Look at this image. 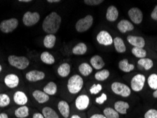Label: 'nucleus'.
<instances>
[{"mask_svg": "<svg viewBox=\"0 0 157 118\" xmlns=\"http://www.w3.org/2000/svg\"><path fill=\"white\" fill-rule=\"evenodd\" d=\"M153 61L149 58H142L138 61V65L142 67L146 70H149L153 67Z\"/></svg>", "mask_w": 157, "mask_h": 118, "instance_id": "2f4dec72", "label": "nucleus"}, {"mask_svg": "<svg viewBox=\"0 0 157 118\" xmlns=\"http://www.w3.org/2000/svg\"><path fill=\"white\" fill-rule=\"evenodd\" d=\"M33 118H45L43 115V114L39 112H36L33 115Z\"/></svg>", "mask_w": 157, "mask_h": 118, "instance_id": "37998d69", "label": "nucleus"}, {"mask_svg": "<svg viewBox=\"0 0 157 118\" xmlns=\"http://www.w3.org/2000/svg\"><path fill=\"white\" fill-rule=\"evenodd\" d=\"M132 53L135 55V57H138V58L142 59L145 58L147 55V51L143 49V48H133L132 50Z\"/></svg>", "mask_w": 157, "mask_h": 118, "instance_id": "f704fd0d", "label": "nucleus"}, {"mask_svg": "<svg viewBox=\"0 0 157 118\" xmlns=\"http://www.w3.org/2000/svg\"><path fill=\"white\" fill-rule=\"evenodd\" d=\"M4 83L6 86L10 89H14L17 87L19 84V78L18 76L13 74H10L5 76L4 78Z\"/></svg>", "mask_w": 157, "mask_h": 118, "instance_id": "ddd939ff", "label": "nucleus"}, {"mask_svg": "<svg viewBox=\"0 0 157 118\" xmlns=\"http://www.w3.org/2000/svg\"><path fill=\"white\" fill-rule=\"evenodd\" d=\"M111 89L113 93L122 97H128L131 94L130 87L121 82L113 83L111 85Z\"/></svg>", "mask_w": 157, "mask_h": 118, "instance_id": "423d86ee", "label": "nucleus"}, {"mask_svg": "<svg viewBox=\"0 0 157 118\" xmlns=\"http://www.w3.org/2000/svg\"><path fill=\"white\" fill-rule=\"evenodd\" d=\"M103 89L101 84H94L90 89V93L91 94H98Z\"/></svg>", "mask_w": 157, "mask_h": 118, "instance_id": "4c0bfd02", "label": "nucleus"}, {"mask_svg": "<svg viewBox=\"0 0 157 118\" xmlns=\"http://www.w3.org/2000/svg\"><path fill=\"white\" fill-rule=\"evenodd\" d=\"M57 85L55 83L52 82H49L43 88V91L45 92L46 94H48V96H49V95H50V96H53V95H55L57 93Z\"/></svg>", "mask_w": 157, "mask_h": 118, "instance_id": "c85d7f7f", "label": "nucleus"}, {"mask_svg": "<svg viewBox=\"0 0 157 118\" xmlns=\"http://www.w3.org/2000/svg\"><path fill=\"white\" fill-rule=\"evenodd\" d=\"M56 43V36L53 34H48L43 40V45L46 48L51 49L54 47Z\"/></svg>", "mask_w": 157, "mask_h": 118, "instance_id": "4be33fe9", "label": "nucleus"}, {"mask_svg": "<svg viewBox=\"0 0 157 118\" xmlns=\"http://www.w3.org/2000/svg\"><path fill=\"white\" fill-rule=\"evenodd\" d=\"M14 114L18 118H26L29 115V109L26 105L21 106L15 110Z\"/></svg>", "mask_w": 157, "mask_h": 118, "instance_id": "a878e982", "label": "nucleus"}, {"mask_svg": "<svg viewBox=\"0 0 157 118\" xmlns=\"http://www.w3.org/2000/svg\"><path fill=\"white\" fill-rule=\"evenodd\" d=\"M8 62L11 66L13 67L21 69H25L29 67L30 62L29 59L24 56H16V55H10L8 57Z\"/></svg>", "mask_w": 157, "mask_h": 118, "instance_id": "7ed1b4c3", "label": "nucleus"}, {"mask_svg": "<svg viewBox=\"0 0 157 118\" xmlns=\"http://www.w3.org/2000/svg\"><path fill=\"white\" fill-rule=\"evenodd\" d=\"M2 70V67L1 64H0V72H1Z\"/></svg>", "mask_w": 157, "mask_h": 118, "instance_id": "3c124183", "label": "nucleus"}, {"mask_svg": "<svg viewBox=\"0 0 157 118\" xmlns=\"http://www.w3.org/2000/svg\"><path fill=\"white\" fill-rule=\"evenodd\" d=\"M144 118H157V110L150 109L145 113Z\"/></svg>", "mask_w": 157, "mask_h": 118, "instance_id": "58836bf2", "label": "nucleus"}, {"mask_svg": "<svg viewBox=\"0 0 157 118\" xmlns=\"http://www.w3.org/2000/svg\"><path fill=\"white\" fill-rule=\"evenodd\" d=\"M18 25V21L16 18L2 21L0 24V30L4 33H9L17 29Z\"/></svg>", "mask_w": 157, "mask_h": 118, "instance_id": "39448f33", "label": "nucleus"}, {"mask_svg": "<svg viewBox=\"0 0 157 118\" xmlns=\"http://www.w3.org/2000/svg\"><path fill=\"white\" fill-rule=\"evenodd\" d=\"M62 18L56 12H52L45 18L43 22V31L48 34L56 33L60 27Z\"/></svg>", "mask_w": 157, "mask_h": 118, "instance_id": "f257e3e1", "label": "nucleus"}, {"mask_svg": "<svg viewBox=\"0 0 157 118\" xmlns=\"http://www.w3.org/2000/svg\"><path fill=\"white\" fill-rule=\"evenodd\" d=\"M113 43L115 50L117 52L123 53L126 51V46L123 40L119 37H116L113 39Z\"/></svg>", "mask_w": 157, "mask_h": 118, "instance_id": "5701e85b", "label": "nucleus"}, {"mask_svg": "<svg viewBox=\"0 0 157 118\" xmlns=\"http://www.w3.org/2000/svg\"><path fill=\"white\" fill-rule=\"evenodd\" d=\"M84 84L83 78L80 76L75 74L71 76L68 80L67 89L70 93L72 94H76L82 90Z\"/></svg>", "mask_w": 157, "mask_h": 118, "instance_id": "f03ea898", "label": "nucleus"}, {"mask_svg": "<svg viewBox=\"0 0 157 118\" xmlns=\"http://www.w3.org/2000/svg\"><path fill=\"white\" fill-rule=\"evenodd\" d=\"M71 118H82V117H79L77 115H72V116L71 117Z\"/></svg>", "mask_w": 157, "mask_h": 118, "instance_id": "8fccbe9b", "label": "nucleus"}, {"mask_svg": "<svg viewBox=\"0 0 157 118\" xmlns=\"http://www.w3.org/2000/svg\"><path fill=\"white\" fill-rule=\"evenodd\" d=\"M13 101L18 105H25L28 102V97L23 91H17L13 95Z\"/></svg>", "mask_w": 157, "mask_h": 118, "instance_id": "2eb2a0df", "label": "nucleus"}, {"mask_svg": "<svg viewBox=\"0 0 157 118\" xmlns=\"http://www.w3.org/2000/svg\"><path fill=\"white\" fill-rule=\"evenodd\" d=\"M106 100H107V96H106V94L105 93H102V95H101V96L98 97V98H96V103L98 104H103L106 101Z\"/></svg>", "mask_w": 157, "mask_h": 118, "instance_id": "a19ab883", "label": "nucleus"}, {"mask_svg": "<svg viewBox=\"0 0 157 118\" xmlns=\"http://www.w3.org/2000/svg\"><path fill=\"white\" fill-rule=\"evenodd\" d=\"M90 100L86 95H81L78 96L75 101V105L78 110H84L89 107Z\"/></svg>", "mask_w": 157, "mask_h": 118, "instance_id": "9b49d317", "label": "nucleus"}, {"mask_svg": "<svg viewBox=\"0 0 157 118\" xmlns=\"http://www.w3.org/2000/svg\"><path fill=\"white\" fill-rule=\"evenodd\" d=\"M90 63L91 66L96 69H101L105 66V62L103 61L102 57L99 55H94L90 59Z\"/></svg>", "mask_w": 157, "mask_h": 118, "instance_id": "aec40b11", "label": "nucleus"}, {"mask_svg": "<svg viewBox=\"0 0 157 118\" xmlns=\"http://www.w3.org/2000/svg\"><path fill=\"white\" fill-rule=\"evenodd\" d=\"M151 17L152 18V19L155 20L157 21V5L155 6V8L152 11L151 13Z\"/></svg>", "mask_w": 157, "mask_h": 118, "instance_id": "79ce46f5", "label": "nucleus"}, {"mask_svg": "<svg viewBox=\"0 0 157 118\" xmlns=\"http://www.w3.org/2000/svg\"><path fill=\"white\" fill-rule=\"evenodd\" d=\"M58 110L60 112V114L64 118H68L70 114V108L69 104L64 101H61L58 103L57 105Z\"/></svg>", "mask_w": 157, "mask_h": 118, "instance_id": "f3484780", "label": "nucleus"}, {"mask_svg": "<svg viewBox=\"0 0 157 118\" xmlns=\"http://www.w3.org/2000/svg\"><path fill=\"white\" fill-rule=\"evenodd\" d=\"M84 4L89 6H96L103 2V0H85Z\"/></svg>", "mask_w": 157, "mask_h": 118, "instance_id": "ea45409f", "label": "nucleus"}, {"mask_svg": "<svg viewBox=\"0 0 157 118\" xmlns=\"http://www.w3.org/2000/svg\"><path fill=\"white\" fill-rule=\"evenodd\" d=\"M119 68L124 72H130L135 69V66L132 64L128 62V59H122L119 62Z\"/></svg>", "mask_w": 157, "mask_h": 118, "instance_id": "bb28decb", "label": "nucleus"}, {"mask_svg": "<svg viewBox=\"0 0 157 118\" xmlns=\"http://www.w3.org/2000/svg\"><path fill=\"white\" fill-rule=\"evenodd\" d=\"M117 29L122 33H124L128 31H132L134 29V25L129 21L122 20L117 24Z\"/></svg>", "mask_w": 157, "mask_h": 118, "instance_id": "6ab92c4d", "label": "nucleus"}, {"mask_svg": "<svg viewBox=\"0 0 157 118\" xmlns=\"http://www.w3.org/2000/svg\"><path fill=\"white\" fill-rule=\"evenodd\" d=\"M45 73L43 71L38 70H32L26 74V78L29 82H36L43 80L45 78Z\"/></svg>", "mask_w": 157, "mask_h": 118, "instance_id": "f8f14e48", "label": "nucleus"}, {"mask_svg": "<svg viewBox=\"0 0 157 118\" xmlns=\"http://www.w3.org/2000/svg\"><path fill=\"white\" fill-rule=\"evenodd\" d=\"M128 15L134 24H140L142 23L143 20V13L140 9L137 7L130 9L128 11Z\"/></svg>", "mask_w": 157, "mask_h": 118, "instance_id": "9d476101", "label": "nucleus"}, {"mask_svg": "<svg viewBox=\"0 0 157 118\" xmlns=\"http://www.w3.org/2000/svg\"><path fill=\"white\" fill-rule=\"evenodd\" d=\"M78 71L83 76H88L92 73L93 68L88 63H82L78 67Z\"/></svg>", "mask_w": 157, "mask_h": 118, "instance_id": "cd10ccee", "label": "nucleus"}, {"mask_svg": "<svg viewBox=\"0 0 157 118\" xmlns=\"http://www.w3.org/2000/svg\"><path fill=\"white\" fill-rule=\"evenodd\" d=\"M114 108L115 110L118 113L125 115L127 113V110H128V108H130V105H129L128 103H127V102L119 101H117L116 103L114 104Z\"/></svg>", "mask_w": 157, "mask_h": 118, "instance_id": "412c9836", "label": "nucleus"}, {"mask_svg": "<svg viewBox=\"0 0 157 118\" xmlns=\"http://www.w3.org/2000/svg\"><path fill=\"white\" fill-rule=\"evenodd\" d=\"M40 59L46 64H52L55 61L54 57L48 52H43L40 55Z\"/></svg>", "mask_w": 157, "mask_h": 118, "instance_id": "7c9ffc66", "label": "nucleus"}, {"mask_svg": "<svg viewBox=\"0 0 157 118\" xmlns=\"http://www.w3.org/2000/svg\"><path fill=\"white\" fill-rule=\"evenodd\" d=\"M96 39L99 44L105 46L110 45L113 43L112 36L106 31H101L99 32L98 34L97 35Z\"/></svg>", "mask_w": 157, "mask_h": 118, "instance_id": "1a4fd4ad", "label": "nucleus"}, {"mask_svg": "<svg viewBox=\"0 0 157 118\" xmlns=\"http://www.w3.org/2000/svg\"><path fill=\"white\" fill-rule=\"evenodd\" d=\"M118 15L119 13L117 8L115 6H110L106 11V19L110 22L115 21L118 18Z\"/></svg>", "mask_w": 157, "mask_h": 118, "instance_id": "dca6fc26", "label": "nucleus"}, {"mask_svg": "<svg viewBox=\"0 0 157 118\" xmlns=\"http://www.w3.org/2000/svg\"><path fill=\"white\" fill-rule=\"evenodd\" d=\"M10 98L7 94L0 93V108H4L10 104Z\"/></svg>", "mask_w": 157, "mask_h": 118, "instance_id": "c9c22d12", "label": "nucleus"}, {"mask_svg": "<svg viewBox=\"0 0 157 118\" xmlns=\"http://www.w3.org/2000/svg\"><path fill=\"white\" fill-rule=\"evenodd\" d=\"M145 76L143 74H137L132 78L131 88L134 91H140L144 88L145 83Z\"/></svg>", "mask_w": 157, "mask_h": 118, "instance_id": "6e6552de", "label": "nucleus"}, {"mask_svg": "<svg viewBox=\"0 0 157 118\" xmlns=\"http://www.w3.org/2000/svg\"><path fill=\"white\" fill-rule=\"evenodd\" d=\"M71 71V67L68 63H63L57 69V73L62 77H66L70 74Z\"/></svg>", "mask_w": 157, "mask_h": 118, "instance_id": "393cba45", "label": "nucleus"}, {"mask_svg": "<svg viewBox=\"0 0 157 118\" xmlns=\"http://www.w3.org/2000/svg\"><path fill=\"white\" fill-rule=\"evenodd\" d=\"M110 76V72L109 71L107 70V69H103V70L98 71L95 74V78L97 81H100V82H102V81H105L107 79V78L109 77Z\"/></svg>", "mask_w": 157, "mask_h": 118, "instance_id": "473e14b6", "label": "nucleus"}, {"mask_svg": "<svg viewBox=\"0 0 157 118\" xmlns=\"http://www.w3.org/2000/svg\"><path fill=\"white\" fill-rule=\"evenodd\" d=\"M148 84L151 89L157 90V74H152L149 76Z\"/></svg>", "mask_w": 157, "mask_h": 118, "instance_id": "e433bc0d", "label": "nucleus"}, {"mask_svg": "<svg viewBox=\"0 0 157 118\" xmlns=\"http://www.w3.org/2000/svg\"><path fill=\"white\" fill-rule=\"evenodd\" d=\"M0 118H9L7 114H6V113L4 112H2V113H0Z\"/></svg>", "mask_w": 157, "mask_h": 118, "instance_id": "a18cd8bd", "label": "nucleus"}, {"mask_svg": "<svg viewBox=\"0 0 157 118\" xmlns=\"http://www.w3.org/2000/svg\"><path fill=\"white\" fill-rule=\"evenodd\" d=\"M42 114L45 118H59L57 112L50 107H45L42 110Z\"/></svg>", "mask_w": 157, "mask_h": 118, "instance_id": "c756f323", "label": "nucleus"}, {"mask_svg": "<svg viewBox=\"0 0 157 118\" xmlns=\"http://www.w3.org/2000/svg\"><path fill=\"white\" fill-rule=\"evenodd\" d=\"M40 18L39 13L27 11L23 17V23L26 26H33L40 21Z\"/></svg>", "mask_w": 157, "mask_h": 118, "instance_id": "0eeeda50", "label": "nucleus"}, {"mask_svg": "<svg viewBox=\"0 0 157 118\" xmlns=\"http://www.w3.org/2000/svg\"><path fill=\"white\" fill-rule=\"evenodd\" d=\"M48 2L49 3H58V2H60V0H48Z\"/></svg>", "mask_w": 157, "mask_h": 118, "instance_id": "49530a36", "label": "nucleus"}, {"mask_svg": "<svg viewBox=\"0 0 157 118\" xmlns=\"http://www.w3.org/2000/svg\"><path fill=\"white\" fill-rule=\"evenodd\" d=\"M153 96L154 97V98H157V90H156V91L153 93Z\"/></svg>", "mask_w": 157, "mask_h": 118, "instance_id": "09e8293b", "label": "nucleus"}, {"mask_svg": "<svg viewBox=\"0 0 157 118\" xmlns=\"http://www.w3.org/2000/svg\"><path fill=\"white\" fill-rule=\"evenodd\" d=\"M94 23V18L91 15H87L84 18H81L76 24V30L78 33H84L87 31L92 26Z\"/></svg>", "mask_w": 157, "mask_h": 118, "instance_id": "20e7f679", "label": "nucleus"}, {"mask_svg": "<svg viewBox=\"0 0 157 118\" xmlns=\"http://www.w3.org/2000/svg\"><path fill=\"white\" fill-rule=\"evenodd\" d=\"M90 118H106L104 115L101 114H95L93 115Z\"/></svg>", "mask_w": 157, "mask_h": 118, "instance_id": "c03bdc74", "label": "nucleus"}, {"mask_svg": "<svg viewBox=\"0 0 157 118\" xmlns=\"http://www.w3.org/2000/svg\"><path fill=\"white\" fill-rule=\"evenodd\" d=\"M127 40H128L129 43H130L132 45H133L135 48H143L145 45V40L142 37L129 36H128Z\"/></svg>", "mask_w": 157, "mask_h": 118, "instance_id": "4468645a", "label": "nucleus"}, {"mask_svg": "<svg viewBox=\"0 0 157 118\" xmlns=\"http://www.w3.org/2000/svg\"><path fill=\"white\" fill-rule=\"evenodd\" d=\"M103 115L106 118H119V114L116 110L111 108H106L103 110Z\"/></svg>", "mask_w": 157, "mask_h": 118, "instance_id": "72a5a7b5", "label": "nucleus"}, {"mask_svg": "<svg viewBox=\"0 0 157 118\" xmlns=\"http://www.w3.org/2000/svg\"><path fill=\"white\" fill-rule=\"evenodd\" d=\"M20 2H31V0H19Z\"/></svg>", "mask_w": 157, "mask_h": 118, "instance_id": "de8ad7c7", "label": "nucleus"}, {"mask_svg": "<svg viewBox=\"0 0 157 118\" xmlns=\"http://www.w3.org/2000/svg\"><path fill=\"white\" fill-rule=\"evenodd\" d=\"M33 96L35 100L39 103H45L49 101V96L46 94L45 92L40 91V90H36L33 91Z\"/></svg>", "mask_w": 157, "mask_h": 118, "instance_id": "a211bd4d", "label": "nucleus"}, {"mask_svg": "<svg viewBox=\"0 0 157 118\" xmlns=\"http://www.w3.org/2000/svg\"><path fill=\"white\" fill-rule=\"evenodd\" d=\"M87 46L84 43H79L72 49V53L75 55H83L86 52Z\"/></svg>", "mask_w": 157, "mask_h": 118, "instance_id": "b1692460", "label": "nucleus"}]
</instances>
